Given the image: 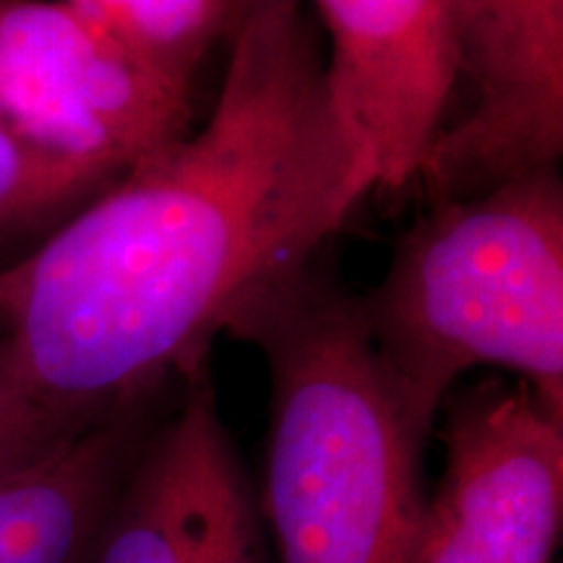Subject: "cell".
Segmentation results:
<instances>
[{
    "instance_id": "obj_2",
    "label": "cell",
    "mask_w": 563,
    "mask_h": 563,
    "mask_svg": "<svg viewBox=\"0 0 563 563\" xmlns=\"http://www.w3.org/2000/svg\"><path fill=\"white\" fill-rule=\"evenodd\" d=\"M230 336L272 378L264 509L279 563H410L422 439L365 329L361 302L311 264Z\"/></svg>"
},
{
    "instance_id": "obj_4",
    "label": "cell",
    "mask_w": 563,
    "mask_h": 563,
    "mask_svg": "<svg viewBox=\"0 0 563 563\" xmlns=\"http://www.w3.org/2000/svg\"><path fill=\"white\" fill-rule=\"evenodd\" d=\"M191 87L63 0H0V131L110 188L183 139Z\"/></svg>"
},
{
    "instance_id": "obj_5",
    "label": "cell",
    "mask_w": 563,
    "mask_h": 563,
    "mask_svg": "<svg viewBox=\"0 0 563 563\" xmlns=\"http://www.w3.org/2000/svg\"><path fill=\"white\" fill-rule=\"evenodd\" d=\"M443 473L410 563H551L563 525V420L525 384L454 399Z\"/></svg>"
},
{
    "instance_id": "obj_7",
    "label": "cell",
    "mask_w": 563,
    "mask_h": 563,
    "mask_svg": "<svg viewBox=\"0 0 563 563\" xmlns=\"http://www.w3.org/2000/svg\"><path fill=\"white\" fill-rule=\"evenodd\" d=\"M329 34L327 84L376 191L426 170L462 79L452 0H311Z\"/></svg>"
},
{
    "instance_id": "obj_10",
    "label": "cell",
    "mask_w": 563,
    "mask_h": 563,
    "mask_svg": "<svg viewBox=\"0 0 563 563\" xmlns=\"http://www.w3.org/2000/svg\"><path fill=\"white\" fill-rule=\"evenodd\" d=\"M141 60L191 87L211 47L230 37L232 0H63Z\"/></svg>"
},
{
    "instance_id": "obj_13",
    "label": "cell",
    "mask_w": 563,
    "mask_h": 563,
    "mask_svg": "<svg viewBox=\"0 0 563 563\" xmlns=\"http://www.w3.org/2000/svg\"><path fill=\"white\" fill-rule=\"evenodd\" d=\"M264 3H269V0H232V5H235L238 21H241L245 13L253 11V9H258V5H264Z\"/></svg>"
},
{
    "instance_id": "obj_8",
    "label": "cell",
    "mask_w": 563,
    "mask_h": 563,
    "mask_svg": "<svg viewBox=\"0 0 563 563\" xmlns=\"http://www.w3.org/2000/svg\"><path fill=\"white\" fill-rule=\"evenodd\" d=\"M467 118L446 125L420 178L441 199L555 167L563 152V0H452Z\"/></svg>"
},
{
    "instance_id": "obj_11",
    "label": "cell",
    "mask_w": 563,
    "mask_h": 563,
    "mask_svg": "<svg viewBox=\"0 0 563 563\" xmlns=\"http://www.w3.org/2000/svg\"><path fill=\"white\" fill-rule=\"evenodd\" d=\"M102 191L100 183L34 157L0 131V232L68 217Z\"/></svg>"
},
{
    "instance_id": "obj_1",
    "label": "cell",
    "mask_w": 563,
    "mask_h": 563,
    "mask_svg": "<svg viewBox=\"0 0 563 563\" xmlns=\"http://www.w3.org/2000/svg\"><path fill=\"white\" fill-rule=\"evenodd\" d=\"M373 175L334 108L302 0L230 32L209 121L0 269L13 382L68 431L203 368L209 344L316 262Z\"/></svg>"
},
{
    "instance_id": "obj_9",
    "label": "cell",
    "mask_w": 563,
    "mask_h": 563,
    "mask_svg": "<svg viewBox=\"0 0 563 563\" xmlns=\"http://www.w3.org/2000/svg\"><path fill=\"white\" fill-rule=\"evenodd\" d=\"M144 439L133 407L0 475V563H87Z\"/></svg>"
},
{
    "instance_id": "obj_3",
    "label": "cell",
    "mask_w": 563,
    "mask_h": 563,
    "mask_svg": "<svg viewBox=\"0 0 563 563\" xmlns=\"http://www.w3.org/2000/svg\"><path fill=\"white\" fill-rule=\"evenodd\" d=\"M361 302L422 439L467 371L496 365L563 420V183L555 167L441 199Z\"/></svg>"
},
{
    "instance_id": "obj_12",
    "label": "cell",
    "mask_w": 563,
    "mask_h": 563,
    "mask_svg": "<svg viewBox=\"0 0 563 563\" xmlns=\"http://www.w3.org/2000/svg\"><path fill=\"white\" fill-rule=\"evenodd\" d=\"M76 433L42 412L13 382L0 344V475Z\"/></svg>"
},
{
    "instance_id": "obj_6",
    "label": "cell",
    "mask_w": 563,
    "mask_h": 563,
    "mask_svg": "<svg viewBox=\"0 0 563 563\" xmlns=\"http://www.w3.org/2000/svg\"><path fill=\"white\" fill-rule=\"evenodd\" d=\"M203 368L146 433L87 563H266L256 496Z\"/></svg>"
}]
</instances>
